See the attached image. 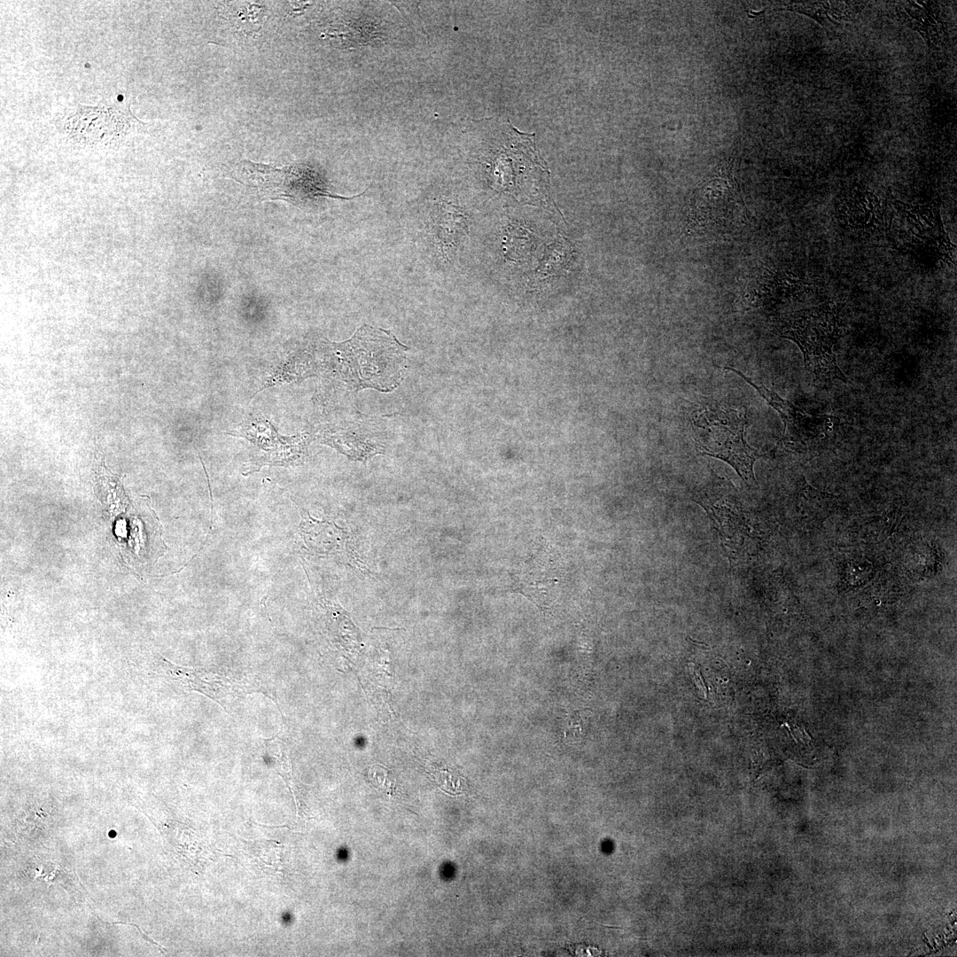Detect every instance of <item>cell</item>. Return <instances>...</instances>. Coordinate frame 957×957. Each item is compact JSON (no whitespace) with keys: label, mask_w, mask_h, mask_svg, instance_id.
<instances>
[{"label":"cell","mask_w":957,"mask_h":957,"mask_svg":"<svg viewBox=\"0 0 957 957\" xmlns=\"http://www.w3.org/2000/svg\"><path fill=\"white\" fill-rule=\"evenodd\" d=\"M813 288L812 283L794 273L766 270L751 285L750 298L753 306H771L798 299Z\"/></svg>","instance_id":"8fae6325"},{"label":"cell","mask_w":957,"mask_h":957,"mask_svg":"<svg viewBox=\"0 0 957 957\" xmlns=\"http://www.w3.org/2000/svg\"><path fill=\"white\" fill-rule=\"evenodd\" d=\"M776 332L799 346L805 369L816 379L847 382L833 351L840 337L838 311L835 304L828 302L785 314L776 321Z\"/></svg>","instance_id":"3957f363"},{"label":"cell","mask_w":957,"mask_h":957,"mask_svg":"<svg viewBox=\"0 0 957 957\" xmlns=\"http://www.w3.org/2000/svg\"><path fill=\"white\" fill-rule=\"evenodd\" d=\"M692 498L706 511L724 550L734 557L747 534L736 487L727 478L712 473L707 482L695 489Z\"/></svg>","instance_id":"8992f818"},{"label":"cell","mask_w":957,"mask_h":957,"mask_svg":"<svg viewBox=\"0 0 957 957\" xmlns=\"http://www.w3.org/2000/svg\"><path fill=\"white\" fill-rule=\"evenodd\" d=\"M896 9L904 22L922 35L930 49H938L942 44L945 25L938 2L905 1Z\"/></svg>","instance_id":"5bb4252c"},{"label":"cell","mask_w":957,"mask_h":957,"mask_svg":"<svg viewBox=\"0 0 957 957\" xmlns=\"http://www.w3.org/2000/svg\"><path fill=\"white\" fill-rule=\"evenodd\" d=\"M237 169L239 177L235 180L253 188L259 202L280 199L299 206L318 197L352 199L360 196L346 198L331 193L317 173L302 164L278 168L242 160Z\"/></svg>","instance_id":"5b68a950"},{"label":"cell","mask_w":957,"mask_h":957,"mask_svg":"<svg viewBox=\"0 0 957 957\" xmlns=\"http://www.w3.org/2000/svg\"><path fill=\"white\" fill-rule=\"evenodd\" d=\"M560 570L555 555L546 546L537 547L513 574V587L541 608L552 601Z\"/></svg>","instance_id":"52a82bcc"},{"label":"cell","mask_w":957,"mask_h":957,"mask_svg":"<svg viewBox=\"0 0 957 957\" xmlns=\"http://www.w3.org/2000/svg\"><path fill=\"white\" fill-rule=\"evenodd\" d=\"M724 369L733 371L740 376L750 385L756 389L768 405L778 412L784 425L782 436L779 444L804 442L805 438L812 434L813 426V418L812 416L798 408L790 401L781 398L775 392L766 388L764 385L757 384L740 370L728 366L724 367Z\"/></svg>","instance_id":"7c38bea8"},{"label":"cell","mask_w":957,"mask_h":957,"mask_svg":"<svg viewBox=\"0 0 957 957\" xmlns=\"http://www.w3.org/2000/svg\"><path fill=\"white\" fill-rule=\"evenodd\" d=\"M128 118L111 108L81 107L65 124L70 139L87 144H111L130 128Z\"/></svg>","instance_id":"ba28073f"},{"label":"cell","mask_w":957,"mask_h":957,"mask_svg":"<svg viewBox=\"0 0 957 957\" xmlns=\"http://www.w3.org/2000/svg\"><path fill=\"white\" fill-rule=\"evenodd\" d=\"M836 213L842 226L868 230L885 223L886 207L874 192L853 187L840 198Z\"/></svg>","instance_id":"30bf717a"},{"label":"cell","mask_w":957,"mask_h":957,"mask_svg":"<svg viewBox=\"0 0 957 957\" xmlns=\"http://www.w3.org/2000/svg\"><path fill=\"white\" fill-rule=\"evenodd\" d=\"M689 421L700 452L726 462L747 485L756 484L753 466L761 455L745 440V409L708 401L690 412Z\"/></svg>","instance_id":"6da1fadb"},{"label":"cell","mask_w":957,"mask_h":957,"mask_svg":"<svg viewBox=\"0 0 957 957\" xmlns=\"http://www.w3.org/2000/svg\"><path fill=\"white\" fill-rule=\"evenodd\" d=\"M163 667L173 681L188 690L199 692L222 704L228 697L250 693L246 687L233 676L217 670L189 667L171 663L163 657Z\"/></svg>","instance_id":"9c48e42d"},{"label":"cell","mask_w":957,"mask_h":957,"mask_svg":"<svg viewBox=\"0 0 957 957\" xmlns=\"http://www.w3.org/2000/svg\"><path fill=\"white\" fill-rule=\"evenodd\" d=\"M885 225L898 250L930 267L954 263L955 245L945 230L938 205L898 200L886 208Z\"/></svg>","instance_id":"7a4b0ae2"},{"label":"cell","mask_w":957,"mask_h":957,"mask_svg":"<svg viewBox=\"0 0 957 957\" xmlns=\"http://www.w3.org/2000/svg\"><path fill=\"white\" fill-rule=\"evenodd\" d=\"M780 10L809 16L823 26L828 22L838 23L853 19V10L847 2H798L788 4Z\"/></svg>","instance_id":"9a60e30c"},{"label":"cell","mask_w":957,"mask_h":957,"mask_svg":"<svg viewBox=\"0 0 957 957\" xmlns=\"http://www.w3.org/2000/svg\"><path fill=\"white\" fill-rule=\"evenodd\" d=\"M430 220L436 246L442 257L449 261L468 231L467 217L456 204L441 199L432 206Z\"/></svg>","instance_id":"4fadbf2b"},{"label":"cell","mask_w":957,"mask_h":957,"mask_svg":"<svg viewBox=\"0 0 957 957\" xmlns=\"http://www.w3.org/2000/svg\"><path fill=\"white\" fill-rule=\"evenodd\" d=\"M735 159L723 161L694 190L687 205V231L704 234L740 222L747 209L735 177Z\"/></svg>","instance_id":"277c9868"}]
</instances>
